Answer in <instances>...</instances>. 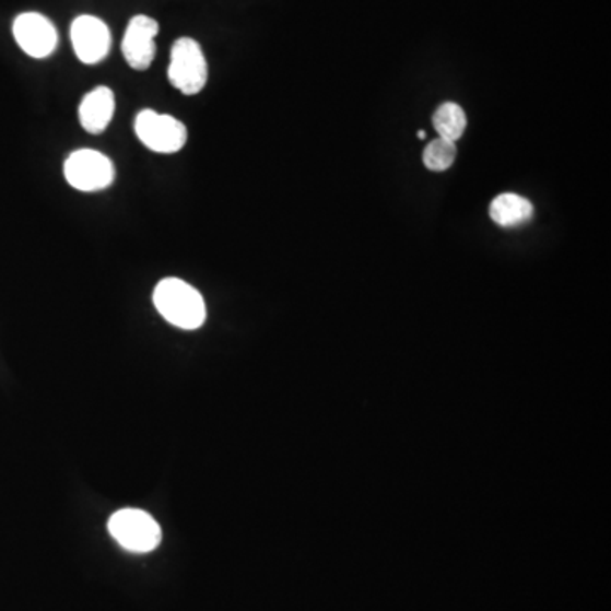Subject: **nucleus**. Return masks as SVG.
Here are the masks:
<instances>
[{
    "label": "nucleus",
    "instance_id": "8",
    "mask_svg": "<svg viewBox=\"0 0 611 611\" xmlns=\"http://www.w3.org/2000/svg\"><path fill=\"white\" fill-rule=\"evenodd\" d=\"M160 26L150 15H134L126 27L122 38L121 51L128 66L138 72L149 69L155 60L156 45Z\"/></svg>",
    "mask_w": 611,
    "mask_h": 611
},
{
    "label": "nucleus",
    "instance_id": "7",
    "mask_svg": "<svg viewBox=\"0 0 611 611\" xmlns=\"http://www.w3.org/2000/svg\"><path fill=\"white\" fill-rule=\"evenodd\" d=\"M73 50L85 66L101 63L110 50V31L107 24L95 15H79L70 27Z\"/></svg>",
    "mask_w": 611,
    "mask_h": 611
},
{
    "label": "nucleus",
    "instance_id": "6",
    "mask_svg": "<svg viewBox=\"0 0 611 611\" xmlns=\"http://www.w3.org/2000/svg\"><path fill=\"white\" fill-rule=\"evenodd\" d=\"M15 42L21 46V50L30 57L42 58L50 57L58 46L57 27L54 26L46 15L38 12H24L17 15L12 26Z\"/></svg>",
    "mask_w": 611,
    "mask_h": 611
},
{
    "label": "nucleus",
    "instance_id": "5",
    "mask_svg": "<svg viewBox=\"0 0 611 611\" xmlns=\"http://www.w3.org/2000/svg\"><path fill=\"white\" fill-rule=\"evenodd\" d=\"M66 179L73 189L82 192L103 190L115 183V164L109 156L95 150H77L67 158Z\"/></svg>",
    "mask_w": 611,
    "mask_h": 611
},
{
    "label": "nucleus",
    "instance_id": "9",
    "mask_svg": "<svg viewBox=\"0 0 611 611\" xmlns=\"http://www.w3.org/2000/svg\"><path fill=\"white\" fill-rule=\"evenodd\" d=\"M115 92L109 87H95L80 103V125L91 134L104 133L115 118Z\"/></svg>",
    "mask_w": 611,
    "mask_h": 611
},
{
    "label": "nucleus",
    "instance_id": "13",
    "mask_svg": "<svg viewBox=\"0 0 611 611\" xmlns=\"http://www.w3.org/2000/svg\"><path fill=\"white\" fill-rule=\"evenodd\" d=\"M425 137H426L425 131H423V130L418 131V138H420V140H425Z\"/></svg>",
    "mask_w": 611,
    "mask_h": 611
},
{
    "label": "nucleus",
    "instance_id": "4",
    "mask_svg": "<svg viewBox=\"0 0 611 611\" xmlns=\"http://www.w3.org/2000/svg\"><path fill=\"white\" fill-rule=\"evenodd\" d=\"M138 140L155 153L180 152L187 143V128L174 116L160 115L152 109L141 110L134 121Z\"/></svg>",
    "mask_w": 611,
    "mask_h": 611
},
{
    "label": "nucleus",
    "instance_id": "2",
    "mask_svg": "<svg viewBox=\"0 0 611 611\" xmlns=\"http://www.w3.org/2000/svg\"><path fill=\"white\" fill-rule=\"evenodd\" d=\"M209 69L201 45L192 38H179L172 46L168 80L177 91L196 95L208 84Z\"/></svg>",
    "mask_w": 611,
    "mask_h": 611
},
{
    "label": "nucleus",
    "instance_id": "11",
    "mask_svg": "<svg viewBox=\"0 0 611 611\" xmlns=\"http://www.w3.org/2000/svg\"><path fill=\"white\" fill-rule=\"evenodd\" d=\"M433 128L440 134L438 138L457 143L468 128V116L459 104H442L433 115Z\"/></svg>",
    "mask_w": 611,
    "mask_h": 611
},
{
    "label": "nucleus",
    "instance_id": "12",
    "mask_svg": "<svg viewBox=\"0 0 611 611\" xmlns=\"http://www.w3.org/2000/svg\"><path fill=\"white\" fill-rule=\"evenodd\" d=\"M457 158V149L454 141L437 138V140L430 141L428 146L423 153V164L428 171L445 172L453 167Z\"/></svg>",
    "mask_w": 611,
    "mask_h": 611
},
{
    "label": "nucleus",
    "instance_id": "1",
    "mask_svg": "<svg viewBox=\"0 0 611 611\" xmlns=\"http://www.w3.org/2000/svg\"><path fill=\"white\" fill-rule=\"evenodd\" d=\"M153 303L168 324L183 330H198L205 321V304L198 289L168 278L160 281L153 293Z\"/></svg>",
    "mask_w": 611,
    "mask_h": 611
},
{
    "label": "nucleus",
    "instance_id": "10",
    "mask_svg": "<svg viewBox=\"0 0 611 611\" xmlns=\"http://www.w3.org/2000/svg\"><path fill=\"white\" fill-rule=\"evenodd\" d=\"M536 209L532 202L518 195L497 196L490 205V216L497 226L503 228H515L532 220Z\"/></svg>",
    "mask_w": 611,
    "mask_h": 611
},
{
    "label": "nucleus",
    "instance_id": "3",
    "mask_svg": "<svg viewBox=\"0 0 611 611\" xmlns=\"http://www.w3.org/2000/svg\"><path fill=\"white\" fill-rule=\"evenodd\" d=\"M109 533L128 551H155L162 540V530L155 518L141 509L126 508L115 513L109 520Z\"/></svg>",
    "mask_w": 611,
    "mask_h": 611
}]
</instances>
